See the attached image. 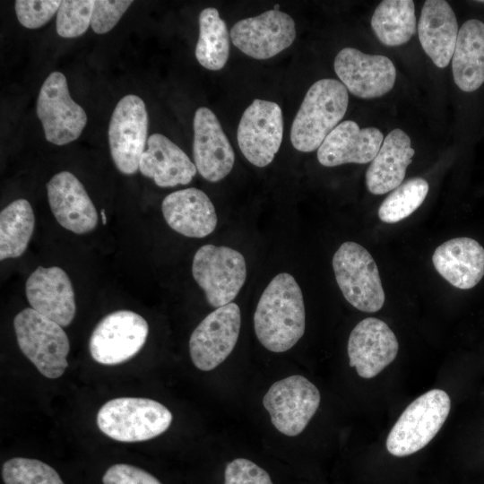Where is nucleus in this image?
<instances>
[{
    "label": "nucleus",
    "instance_id": "f257e3e1",
    "mask_svg": "<svg viewBox=\"0 0 484 484\" xmlns=\"http://www.w3.org/2000/svg\"><path fill=\"white\" fill-rule=\"evenodd\" d=\"M254 327L260 343L272 352L289 350L303 336L304 299L292 275L279 273L264 289L255 311Z\"/></svg>",
    "mask_w": 484,
    "mask_h": 484
},
{
    "label": "nucleus",
    "instance_id": "f03ea898",
    "mask_svg": "<svg viewBox=\"0 0 484 484\" xmlns=\"http://www.w3.org/2000/svg\"><path fill=\"white\" fill-rule=\"evenodd\" d=\"M349 104L346 87L334 79H321L307 91L290 128V142L302 152L320 147L339 125Z\"/></svg>",
    "mask_w": 484,
    "mask_h": 484
},
{
    "label": "nucleus",
    "instance_id": "7ed1b4c3",
    "mask_svg": "<svg viewBox=\"0 0 484 484\" xmlns=\"http://www.w3.org/2000/svg\"><path fill=\"white\" fill-rule=\"evenodd\" d=\"M172 414L160 402L136 397L107 402L99 411L97 425L108 437L120 442L151 439L170 426Z\"/></svg>",
    "mask_w": 484,
    "mask_h": 484
},
{
    "label": "nucleus",
    "instance_id": "20e7f679",
    "mask_svg": "<svg viewBox=\"0 0 484 484\" xmlns=\"http://www.w3.org/2000/svg\"><path fill=\"white\" fill-rule=\"evenodd\" d=\"M13 326L22 352L37 369L48 378L61 376L68 366L70 349L62 326L31 307L15 315Z\"/></svg>",
    "mask_w": 484,
    "mask_h": 484
},
{
    "label": "nucleus",
    "instance_id": "39448f33",
    "mask_svg": "<svg viewBox=\"0 0 484 484\" xmlns=\"http://www.w3.org/2000/svg\"><path fill=\"white\" fill-rule=\"evenodd\" d=\"M450 409V397L440 389L430 390L415 399L388 434V452L402 457L422 449L442 428Z\"/></svg>",
    "mask_w": 484,
    "mask_h": 484
},
{
    "label": "nucleus",
    "instance_id": "423d86ee",
    "mask_svg": "<svg viewBox=\"0 0 484 484\" xmlns=\"http://www.w3.org/2000/svg\"><path fill=\"white\" fill-rule=\"evenodd\" d=\"M337 284L346 300L357 309L374 313L385 303L377 265L370 253L353 241L342 243L333 257Z\"/></svg>",
    "mask_w": 484,
    "mask_h": 484
},
{
    "label": "nucleus",
    "instance_id": "0eeeda50",
    "mask_svg": "<svg viewBox=\"0 0 484 484\" xmlns=\"http://www.w3.org/2000/svg\"><path fill=\"white\" fill-rule=\"evenodd\" d=\"M192 274L209 305L218 308L231 303L243 287L246 260L231 247L207 244L194 254Z\"/></svg>",
    "mask_w": 484,
    "mask_h": 484
},
{
    "label": "nucleus",
    "instance_id": "6e6552de",
    "mask_svg": "<svg viewBox=\"0 0 484 484\" xmlns=\"http://www.w3.org/2000/svg\"><path fill=\"white\" fill-rule=\"evenodd\" d=\"M316 386L302 376L295 375L272 384L263 399L275 428L288 436L299 435L320 404Z\"/></svg>",
    "mask_w": 484,
    "mask_h": 484
},
{
    "label": "nucleus",
    "instance_id": "1a4fd4ad",
    "mask_svg": "<svg viewBox=\"0 0 484 484\" xmlns=\"http://www.w3.org/2000/svg\"><path fill=\"white\" fill-rule=\"evenodd\" d=\"M37 115L46 140L56 145L76 140L87 124L84 109L71 98L66 78L57 71L51 73L40 88Z\"/></svg>",
    "mask_w": 484,
    "mask_h": 484
},
{
    "label": "nucleus",
    "instance_id": "9d476101",
    "mask_svg": "<svg viewBox=\"0 0 484 484\" xmlns=\"http://www.w3.org/2000/svg\"><path fill=\"white\" fill-rule=\"evenodd\" d=\"M148 113L144 101L137 95L123 97L115 107L108 126L111 158L123 174L139 169L148 134Z\"/></svg>",
    "mask_w": 484,
    "mask_h": 484
},
{
    "label": "nucleus",
    "instance_id": "9b49d317",
    "mask_svg": "<svg viewBox=\"0 0 484 484\" xmlns=\"http://www.w3.org/2000/svg\"><path fill=\"white\" fill-rule=\"evenodd\" d=\"M149 333L146 320L130 310H118L103 317L91 333L89 348L92 359L103 365L123 363L144 345Z\"/></svg>",
    "mask_w": 484,
    "mask_h": 484
},
{
    "label": "nucleus",
    "instance_id": "f8f14e48",
    "mask_svg": "<svg viewBox=\"0 0 484 484\" xmlns=\"http://www.w3.org/2000/svg\"><path fill=\"white\" fill-rule=\"evenodd\" d=\"M283 136L281 107L272 101L255 99L244 111L237 131L238 147L253 165H269L278 152Z\"/></svg>",
    "mask_w": 484,
    "mask_h": 484
},
{
    "label": "nucleus",
    "instance_id": "ddd939ff",
    "mask_svg": "<svg viewBox=\"0 0 484 484\" xmlns=\"http://www.w3.org/2000/svg\"><path fill=\"white\" fill-rule=\"evenodd\" d=\"M241 313L229 303L210 313L194 330L189 352L194 365L210 371L221 364L233 350L240 331Z\"/></svg>",
    "mask_w": 484,
    "mask_h": 484
},
{
    "label": "nucleus",
    "instance_id": "4468645a",
    "mask_svg": "<svg viewBox=\"0 0 484 484\" xmlns=\"http://www.w3.org/2000/svg\"><path fill=\"white\" fill-rule=\"evenodd\" d=\"M229 35L234 46L245 55L263 60L276 56L293 43L296 26L288 13L272 9L238 21Z\"/></svg>",
    "mask_w": 484,
    "mask_h": 484
},
{
    "label": "nucleus",
    "instance_id": "2eb2a0df",
    "mask_svg": "<svg viewBox=\"0 0 484 484\" xmlns=\"http://www.w3.org/2000/svg\"><path fill=\"white\" fill-rule=\"evenodd\" d=\"M333 66L346 89L361 99L385 95L392 90L396 78L395 67L388 57L365 54L354 48H342Z\"/></svg>",
    "mask_w": 484,
    "mask_h": 484
},
{
    "label": "nucleus",
    "instance_id": "dca6fc26",
    "mask_svg": "<svg viewBox=\"0 0 484 484\" xmlns=\"http://www.w3.org/2000/svg\"><path fill=\"white\" fill-rule=\"evenodd\" d=\"M399 350L397 338L382 320L367 317L351 331L348 341L350 366L369 379L392 363Z\"/></svg>",
    "mask_w": 484,
    "mask_h": 484
},
{
    "label": "nucleus",
    "instance_id": "f3484780",
    "mask_svg": "<svg viewBox=\"0 0 484 484\" xmlns=\"http://www.w3.org/2000/svg\"><path fill=\"white\" fill-rule=\"evenodd\" d=\"M193 125V154L196 169L209 182L220 181L234 166L232 146L210 108L201 107L196 109Z\"/></svg>",
    "mask_w": 484,
    "mask_h": 484
},
{
    "label": "nucleus",
    "instance_id": "a211bd4d",
    "mask_svg": "<svg viewBox=\"0 0 484 484\" xmlns=\"http://www.w3.org/2000/svg\"><path fill=\"white\" fill-rule=\"evenodd\" d=\"M27 299L36 312L68 326L75 315L74 291L67 273L60 267L39 266L25 284Z\"/></svg>",
    "mask_w": 484,
    "mask_h": 484
},
{
    "label": "nucleus",
    "instance_id": "6ab92c4d",
    "mask_svg": "<svg viewBox=\"0 0 484 484\" xmlns=\"http://www.w3.org/2000/svg\"><path fill=\"white\" fill-rule=\"evenodd\" d=\"M47 194L52 213L62 227L76 234L96 228L95 206L73 173L64 170L54 175L47 184Z\"/></svg>",
    "mask_w": 484,
    "mask_h": 484
},
{
    "label": "nucleus",
    "instance_id": "aec40b11",
    "mask_svg": "<svg viewBox=\"0 0 484 484\" xmlns=\"http://www.w3.org/2000/svg\"><path fill=\"white\" fill-rule=\"evenodd\" d=\"M384 141L376 127L360 129L352 120L340 123L317 149V160L324 167L346 163L365 164L373 160Z\"/></svg>",
    "mask_w": 484,
    "mask_h": 484
},
{
    "label": "nucleus",
    "instance_id": "412c9836",
    "mask_svg": "<svg viewBox=\"0 0 484 484\" xmlns=\"http://www.w3.org/2000/svg\"><path fill=\"white\" fill-rule=\"evenodd\" d=\"M161 211L167 224L188 238H204L217 225L213 203L203 191L195 187L168 194L162 201Z\"/></svg>",
    "mask_w": 484,
    "mask_h": 484
},
{
    "label": "nucleus",
    "instance_id": "4be33fe9",
    "mask_svg": "<svg viewBox=\"0 0 484 484\" xmlns=\"http://www.w3.org/2000/svg\"><path fill=\"white\" fill-rule=\"evenodd\" d=\"M139 170L160 187L189 184L196 174V167L176 143L161 134H152L147 140Z\"/></svg>",
    "mask_w": 484,
    "mask_h": 484
},
{
    "label": "nucleus",
    "instance_id": "5701e85b",
    "mask_svg": "<svg viewBox=\"0 0 484 484\" xmlns=\"http://www.w3.org/2000/svg\"><path fill=\"white\" fill-rule=\"evenodd\" d=\"M432 263L436 272L450 284L469 290L484 276V248L470 238H453L436 248Z\"/></svg>",
    "mask_w": 484,
    "mask_h": 484
},
{
    "label": "nucleus",
    "instance_id": "b1692460",
    "mask_svg": "<svg viewBox=\"0 0 484 484\" xmlns=\"http://www.w3.org/2000/svg\"><path fill=\"white\" fill-rule=\"evenodd\" d=\"M458 31L455 14L446 1H425L418 33L423 50L437 67L445 68L451 61Z\"/></svg>",
    "mask_w": 484,
    "mask_h": 484
},
{
    "label": "nucleus",
    "instance_id": "393cba45",
    "mask_svg": "<svg viewBox=\"0 0 484 484\" xmlns=\"http://www.w3.org/2000/svg\"><path fill=\"white\" fill-rule=\"evenodd\" d=\"M414 154L408 134L398 128L391 131L367 170L368 191L373 194H384L399 186Z\"/></svg>",
    "mask_w": 484,
    "mask_h": 484
},
{
    "label": "nucleus",
    "instance_id": "a878e982",
    "mask_svg": "<svg viewBox=\"0 0 484 484\" xmlns=\"http://www.w3.org/2000/svg\"><path fill=\"white\" fill-rule=\"evenodd\" d=\"M455 84L463 91L478 90L484 82V22L466 21L458 31L452 57Z\"/></svg>",
    "mask_w": 484,
    "mask_h": 484
},
{
    "label": "nucleus",
    "instance_id": "bb28decb",
    "mask_svg": "<svg viewBox=\"0 0 484 484\" xmlns=\"http://www.w3.org/2000/svg\"><path fill=\"white\" fill-rule=\"evenodd\" d=\"M371 27L384 45L395 47L408 42L416 32L412 0H384L376 8Z\"/></svg>",
    "mask_w": 484,
    "mask_h": 484
},
{
    "label": "nucleus",
    "instance_id": "cd10ccee",
    "mask_svg": "<svg viewBox=\"0 0 484 484\" xmlns=\"http://www.w3.org/2000/svg\"><path fill=\"white\" fill-rule=\"evenodd\" d=\"M35 217L29 201L21 198L0 213V260L16 258L26 250L33 233Z\"/></svg>",
    "mask_w": 484,
    "mask_h": 484
},
{
    "label": "nucleus",
    "instance_id": "c85d7f7f",
    "mask_svg": "<svg viewBox=\"0 0 484 484\" xmlns=\"http://www.w3.org/2000/svg\"><path fill=\"white\" fill-rule=\"evenodd\" d=\"M199 37L195 57L204 68L218 71L226 65L229 53L230 35L216 8L208 7L199 14Z\"/></svg>",
    "mask_w": 484,
    "mask_h": 484
},
{
    "label": "nucleus",
    "instance_id": "c756f323",
    "mask_svg": "<svg viewBox=\"0 0 484 484\" xmlns=\"http://www.w3.org/2000/svg\"><path fill=\"white\" fill-rule=\"evenodd\" d=\"M428 183L422 177H412L393 189L378 209L379 219L385 223H396L409 217L424 202Z\"/></svg>",
    "mask_w": 484,
    "mask_h": 484
},
{
    "label": "nucleus",
    "instance_id": "7c9ffc66",
    "mask_svg": "<svg viewBox=\"0 0 484 484\" xmlns=\"http://www.w3.org/2000/svg\"><path fill=\"white\" fill-rule=\"evenodd\" d=\"M2 478L4 484H65L48 464L23 457L6 461L2 467Z\"/></svg>",
    "mask_w": 484,
    "mask_h": 484
},
{
    "label": "nucleus",
    "instance_id": "2f4dec72",
    "mask_svg": "<svg viewBox=\"0 0 484 484\" xmlns=\"http://www.w3.org/2000/svg\"><path fill=\"white\" fill-rule=\"evenodd\" d=\"M93 5V0L62 1L56 13L57 34L71 39L85 33L91 24Z\"/></svg>",
    "mask_w": 484,
    "mask_h": 484
},
{
    "label": "nucleus",
    "instance_id": "473e14b6",
    "mask_svg": "<svg viewBox=\"0 0 484 484\" xmlns=\"http://www.w3.org/2000/svg\"><path fill=\"white\" fill-rule=\"evenodd\" d=\"M59 0H17L14 8L18 21L28 29H38L48 22L57 13Z\"/></svg>",
    "mask_w": 484,
    "mask_h": 484
},
{
    "label": "nucleus",
    "instance_id": "72a5a7b5",
    "mask_svg": "<svg viewBox=\"0 0 484 484\" xmlns=\"http://www.w3.org/2000/svg\"><path fill=\"white\" fill-rule=\"evenodd\" d=\"M132 4L131 0H95L91 21L93 31L104 34L111 30Z\"/></svg>",
    "mask_w": 484,
    "mask_h": 484
},
{
    "label": "nucleus",
    "instance_id": "f704fd0d",
    "mask_svg": "<svg viewBox=\"0 0 484 484\" xmlns=\"http://www.w3.org/2000/svg\"><path fill=\"white\" fill-rule=\"evenodd\" d=\"M224 484H273L269 474L250 460L237 458L225 469Z\"/></svg>",
    "mask_w": 484,
    "mask_h": 484
},
{
    "label": "nucleus",
    "instance_id": "c9c22d12",
    "mask_svg": "<svg viewBox=\"0 0 484 484\" xmlns=\"http://www.w3.org/2000/svg\"><path fill=\"white\" fill-rule=\"evenodd\" d=\"M103 484H161L151 473L133 465L110 466L102 478Z\"/></svg>",
    "mask_w": 484,
    "mask_h": 484
},
{
    "label": "nucleus",
    "instance_id": "e433bc0d",
    "mask_svg": "<svg viewBox=\"0 0 484 484\" xmlns=\"http://www.w3.org/2000/svg\"><path fill=\"white\" fill-rule=\"evenodd\" d=\"M100 213H101V218H102V223L107 224V217H106V214H105V210L102 209Z\"/></svg>",
    "mask_w": 484,
    "mask_h": 484
},
{
    "label": "nucleus",
    "instance_id": "4c0bfd02",
    "mask_svg": "<svg viewBox=\"0 0 484 484\" xmlns=\"http://www.w3.org/2000/svg\"><path fill=\"white\" fill-rule=\"evenodd\" d=\"M279 8H280L279 4H275L274 7H273L274 10H279Z\"/></svg>",
    "mask_w": 484,
    "mask_h": 484
},
{
    "label": "nucleus",
    "instance_id": "58836bf2",
    "mask_svg": "<svg viewBox=\"0 0 484 484\" xmlns=\"http://www.w3.org/2000/svg\"><path fill=\"white\" fill-rule=\"evenodd\" d=\"M478 2H480V3H484V1H478Z\"/></svg>",
    "mask_w": 484,
    "mask_h": 484
}]
</instances>
